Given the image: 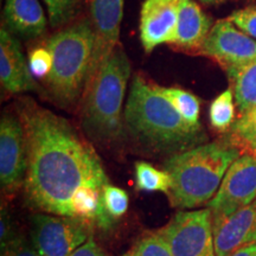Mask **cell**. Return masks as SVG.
I'll use <instances>...</instances> for the list:
<instances>
[{"instance_id": "6da1fadb", "label": "cell", "mask_w": 256, "mask_h": 256, "mask_svg": "<svg viewBox=\"0 0 256 256\" xmlns=\"http://www.w3.org/2000/svg\"><path fill=\"white\" fill-rule=\"evenodd\" d=\"M17 112L28 144L25 203L40 212L75 217L72 198L80 188L110 184L100 156L68 120L31 98H22Z\"/></svg>"}, {"instance_id": "7a4b0ae2", "label": "cell", "mask_w": 256, "mask_h": 256, "mask_svg": "<svg viewBox=\"0 0 256 256\" xmlns=\"http://www.w3.org/2000/svg\"><path fill=\"white\" fill-rule=\"evenodd\" d=\"M128 132L148 151L174 156L206 144L203 128L192 127L159 86L136 75L124 113Z\"/></svg>"}, {"instance_id": "3957f363", "label": "cell", "mask_w": 256, "mask_h": 256, "mask_svg": "<svg viewBox=\"0 0 256 256\" xmlns=\"http://www.w3.org/2000/svg\"><path fill=\"white\" fill-rule=\"evenodd\" d=\"M241 154L238 147L224 139L170 156L164 162V170L172 179L168 194L170 204L177 209L209 204L230 165Z\"/></svg>"}, {"instance_id": "277c9868", "label": "cell", "mask_w": 256, "mask_h": 256, "mask_svg": "<svg viewBox=\"0 0 256 256\" xmlns=\"http://www.w3.org/2000/svg\"><path fill=\"white\" fill-rule=\"evenodd\" d=\"M130 63L116 48L86 84L81 98V124L92 142L110 145L124 134L122 104Z\"/></svg>"}, {"instance_id": "5b68a950", "label": "cell", "mask_w": 256, "mask_h": 256, "mask_svg": "<svg viewBox=\"0 0 256 256\" xmlns=\"http://www.w3.org/2000/svg\"><path fill=\"white\" fill-rule=\"evenodd\" d=\"M52 57V68L46 78L54 101L72 108L82 98L90 70L94 34L90 22L80 20L52 34L46 42Z\"/></svg>"}, {"instance_id": "8992f818", "label": "cell", "mask_w": 256, "mask_h": 256, "mask_svg": "<svg viewBox=\"0 0 256 256\" xmlns=\"http://www.w3.org/2000/svg\"><path fill=\"white\" fill-rule=\"evenodd\" d=\"M31 243L40 256H70L90 238L92 224L78 217L38 212L30 217Z\"/></svg>"}, {"instance_id": "52a82bcc", "label": "cell", "mask_w": 256, "mask_h": 256, "mask_svg": "<svg viewBox=\"0 0 256 256\" xmlns=\"http://www.w3.org/2000/svg\"><path fill=\"white\" fill-rule=\"evenodd\" d=\"M156 232L172 256H216L209 209L178 211Z\"/></svg>"}, {"instance_id": "ba28073f", "label": "cell", "mask_w": 256, "mask_h": 256, "mask_svg": "<svg viewBox=\"0 0 256 256\" xmlns=\"http://www.w3.org/2000/svg\"><path fill=\"white\" fill-rule=\"evenodd\" d=\"M256 200V156H238L224 176L220 186L208 204L212 220L229 217Z\"/></svg>"}, {"instance_id": "9c48e42d", "label": "cell", "mask_w": 256, "mask_h": 256, "mask_svg": "<svg viewBox=\"0 0 256 256\" xmlns=\"http://www.w3.org/2000/svg\"><path fill=\"white\" fill-rule=\"evenodd\" d=\"M28 172V144L18 112H4L0 121V184L8 196L24 186Z\"/></svg>"}, {"instance_id": "30bf717a", "label": "cell", "mask_w": 256, "mask_h": 256, "mask_svg": "<svg viewBox=\"0 0 256 256\" xmlns=\"http://www.w3.org/2000/svg\"><path fill=\"white\" fill-rule=\"evenodd\" d=\"M198 54L228 70L256 60V40L226 19L212 25Z\"/></svg>"}, {"instance_id": "8fae6325", "label": "cell", "mask_w": 256, "mask_h": 256, "mask_svg": "<svg viewBox=\"0 0 256 256\" xmlns=\"http://www.w3.org/2000/svg\"><path fill=\"white\" fill-rule=\"evenodd\" d=\"M89 12L94 46L88 81L95 75L104 60L116 49L124 14V0H89Z\"/></svg>"}, {"instance_id": "7c38bea8", "label": "cell", "mask_w": 256, "mask_h": 256, "mask_svg": "<svg viewBox=\"0 0 256 256\" xmlns=\"http://www.w3.org/2000/svg\"><path fill=\"white\" fill-rule=\"evenodd\" d=\"M178 24V0H144L140 10V40L146 52L171 44Z\"/></svg>"}, {"instance_id": "4fadbf2b", "label": "cell", "mask_w": 256, "mask_h": 256, "mask_svg": "<svg viewBox=\"0 0 256 256\" xmlns=\"http://www.w3.org/2000/svg\"><path fill=\"white\" fill-rule=\"evenodd\" d=\"M212 232L216 256H229L256 243V206L250 204L229 217L212 220Z\"/></svg>"}, {"instance_id": "5bb4252c", "label": "cell", "mask_w": 256, "mask_h": 256, "mask_svg": "<svg viewBox=\"0 0 256 256\" xmlns=\"http://www.w3.org/2000/svg\"><path fill=\"white\" fill-rule=\"evenodd\" d=\"M0 81L2 88L12 94L37 89L20 43L5 28L0 30Z\"/></svg>"}, {"instance_id": "9a60e30c", "label": "cell", "mask_w": 256, "mask_h": 256, "mask_svg": "<svg viewBox=\"0 0 256 256\" xmlns=\"http://www.w3.org/2000/svg\"><path fill=\"white\" fill-rule=\"evenodd\" d=\"M211 28V19L194 0H178V24L171 46L186 51H198Z\"/></svg>"}, {"instance_id": "2e32d148", "label": "cell", "mask_w": 256, "mask_h": 256, "mask_svg": "<svg viewBox=\"0 0 256 256\" xmlns=\"http://www.w3.org/2000/svg\"><path fill=\"white\" fill-rule=\"evenodd\" d=\"M4 18L8 31L24 38H37L46 32V18L38 0H6Z\"/></svg>"}, {"instance_id": "e0dca14e", "label": "cell", "mask_w": 256, "mask_h": 256, "mask_svg": "<svg viewBox=\"0 0 256 256\" xmlns=\"http://www.w3.org/2000/svg\"><path fill=\"white\" fill-rule=\"evenodd\" d=\"M238 116L256 107V60L226 70Z\"/></svg>"}, {"instance_id": "ac0fdd59", "label": "cell", "mask_w": 256, "mask_h": 256, "mask_svg": "<svg viewBox=\"0 0 256 256\" xmlns=\"http://www.w3.org/2000/svg\"><path fill=\"white\" fill-rule=\"evenodd\" d=\"M130 197L124 188L104 185L101 191V203L94 224L102 230H110L114 222L127 212Z\"/></svg>"}, {"instance_id": "d6986e66", "label": "cell", "mask_w": 256, "mask_h": 256, "mask_svg": "<svg viewBox=\"0 0 256 256\" xmlns=\"http://www.w3.org/2000/svg\"><path fill=\"white\" fill-rule=\"evenodd\" d=\"M226 140L238 147L242 154L256 156V107L240 115L226 136Z\"/></svg>"}, {"instance_id": "ffe728a7", "label": "cell", "mask_w": 256, "mask_h": 256, "mask_svg": "<svg viewBox=\"0 0 256 256\" xmlns=\"http://www.w3.org/2000/svg\"><path fill=\"white\" fill-rule=\"evenodd\" d=\"M234 100V92L230 87L211 102L209 110L210 124L218 133H228L235 122L236 104Z\"/></svg>"}, {"instance_id": "44dd1931", "label": "cell", "mask_w": 256, "mask_h": 256, "mask_svg": "<svg viewBox=\"0 0 256 256\" xmlns=\"http://www.w3.org/2000/svg\"><path fill=\"white\" fill-rule=\"evenodd\" d=\"M136 184L140 191L168 194L172 179L165 170H158L146 162L136 164Z\"/></svg>"}, {"instance_id": "7402d4cb", "label": "cell", "mask_w": 256, "mask_h": 256, "mask_svg": "<svg viewBox=\"0 0 256 256\" xmlns=\"http://www.w3.org/2000/svg\"><path fill=\"white\" fill-rule=\"evenodd\" d=\"M160 89H162V94L177 108V110L188 121L190 126L202 128L200 124V102L196 95L188 90H184V89L176 87H160Z\"/></svg>"}, {"instance_id": "603a6c76", "label": "cell", "mask_w": 256, "mask_h": 256, "mask_svg": "<svg viewBox=\"0 0 256 256\" xmlns=\"http://www.w3.org/2000/svg\"><path fill=\"white\" fill-rule=\"evenodd\" d=\"M101 191L100 188L89 185L80 188L72 198V208L75 217L94 224L101 203Z\"/></svg>"}, {"instance_id": "cb8c5ba5", "label": "cell", "mask_w": 256, "mask_h": 256, "mask_svg": "<svg viewBox=\"0 0 256 256\" xmlns=\"http://www.w3.org/2000/svg\"><path fill=\"white\" fill-rule=\"evenodd\" d=\"M52 28L66 25L78 12L81 0H44Z\"/></svg>"}, {"instance_id": "d4e9b609", "label": "cell", "mask_w": 256, "mask_h": 256, "mask_svg": "<svg viewBox=\"0 0 256 256\" xmlns=\"http://www.w3.org/2000/svg\"><path fill=\"white\" fill-rule=\"evenodd\" d=\"M132 252L134 256H172L168 244L156 232L142 236Z\"/></svg>"}, {"instance_id": "484cf974", "label": "cell", "mask_w": 256, "mask_h": 256, "mask_svg": "<svg viewBox=\"0 0 256 256\" xmlns=\"http://www.w3.org/2000/svg\"><path fill=\"white\" fill-rule=\"evenodd\" d=\"M28 66L32 75L36 78H46L52 68V57L46 46L36 48L28 57Z\"/></svg>"}, {"instance_id": "4316f807", "label": "cell", "mask_w": 256, "mask_h": 256, "mask_svg": "<svg viewBox=\"0 0 256 256\" xmlns=\"http://www.w3.org/2000/svg\"><path fill=\"white\" fill-rule=\"evenodd\" d=\"M228 19L248 36L256 38V4L234 11Z\"/></svg>"}, {"instance_id": "83f0119b", "label": "cell", "mask_w": 256, "mask_h": 256, "mask_svg": "<svg viewBox=\"0 0 256 256\" xmlns=\"http://www.w3.org/2000/svg\"><path fill=\"white\" fill-rule=\"evenodd\" d=\"M2 256H40L32 243L30 244L24 236L19 235L10 244L2 249Z\"/></svg>"}, {"instance_id": "f1b7e54d", "label": "cell", "mask_w": 256, "mask_h": 256, "mask_svg": "<svg viewBox=\"0 0 256 256\" xmlns=\"http://www.w3.org/2000/svg\"><path fill=\"white\" fill-rule=\"evenodd\" d=\"M18 236L19 234L14 228V222L12 220L8 210L2 206V215H0V243H2V249L10 244Z\"/></svg>"}, {"instance_id": "f546056e", "label": "cell", "mask_w": 256, "mask_h": 256, "mask_svg": "<svg viewBox=\"0 0 256 256\" xmlns=\"http://www.w3.org/2000/svg\"><path fill=\"white\" fill-rule=\"evenodd\" d=\"M70 256H106L100 246L90 236L81 247H78Z\"/></svg>"}, {"instance_id": "4dcf8cb0", "label": "cell", "mask_w": 256, "mask_h": 256, "mask_svg": "<svg viewBox=\"0 0 256 256\" xmlns=\"http://www.w3.org/2000/svg\"><path fill=\"white\" fill-rule=\"evenodd\" d=\"M229 256H256V243L240 248L238 250L234 252Z\"/></svg>"}, {"instance_id": "1f68e13d", "label": "cell", "mask_w": 256, "mask_h": 256, "mask_svg": "<svg viewBox=\"0 0 256 256\" xmlns=\"http://www.w3.org/2000/svg\"><path fill=\"white\" fill-rule=\"evenodd\" d=\"M200 2L208 5H214V4H220V2H226V0H200Z\"/></svg>"}, {"instance_id": "d6a6232c", "label": "cell", "mask_w": 256, "mask_h": 256, "mask_svg": "<svg viewBox=\"0 0 256 256\" xmlns=\"http://www.w3.org/2000/svg\"><path fill=\"white\" fill-rule=\"evenodd\" d=\"M122 256H133V252H132V250H130V252H126V254H124V255H122Z\"/></svg>"}, {"instance_id": "836d02e7", "label": "cell", "mask_w": 256, "mask_h": 256, "mask_svg": "<svg viewBox=\"0 0 256 256\" xmlns=\"http://www.w3.org/2000/svg\"><path fill=\"white\" fill-rule=\"evenodd\" d=\"M252 204H254V206H256V200H255V202H254V203H252Z\"/></svg>"}]
</instances>
